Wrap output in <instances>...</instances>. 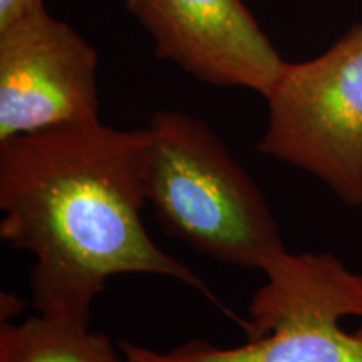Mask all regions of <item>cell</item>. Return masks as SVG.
<instances>
[{"instance_id":"6","label":"cell","mask_w":362,"mask_h":362,"mask_svg":"<svg viewBox=\"0 0 362 362\" xmlns=\"http://www.w3.org/2000/svg\"><path fill=\"white\" fill-rule=\"evenodd\" d=\"M155 40L156 56L220 88L267 98L285 61L243 0H126Z\"/></svg>"},{"instance_id":"1","label":"cell","mask_w":362,"mask_h":362,"mask_svg":"<svg viewBox=\"0 0 362 362\" xmlns=\"http://www.w3.org/2000/svg\"><path fill=\"white\" fill-rule=\"evenodd\" d=\"M148 141V128L99 119L0 141V237L33 253L37 314L89 325L96 297L123 274L170 277L211 297L143 223Z\"/></svg>"},{"instance_id":"4","label":"cell","mask_w":362,"mask_h":362,"mask_svg":"<svg viewBox=\"0 0 362 362\" xmlns=\"http://www.w3.org/2000/svg\"><path fill=\"white\" fill-rule=\"evenodd\" d=\"M265 99L262 155L315 176L347 206H361L362 24L310 61L285 62Z\"/></svg>"},{"instance_id":"5","label":"cell","mask_w":362,"mask_h":362,"mask_svg":"<svg viewBox=\"0 0 362 362\" xmlns=\"http://www.w3.org/2000/svg\"><path fill=\"white\" fill-rule=\"evenodd\" d=\"M98 52L47 11L0 30V141L99 119Z\"/></svg>"},{"instance_id":"9","label":"cell","mask_w":362,"mask_h":362,"mask_svg":"<svg viewBox=\"0 0 362 362\" xmlns=\"http://www.w3.org/2000/svg\"><path fill=\"white\" fill-rule=\"evenodd\" d=\"M0 312H2V322L4 320H11L12 317L22 314V300L19 297L12 296V293H2V300H0Z\"/></svg>"},{"instance_id":"2","label":"cell","mask_w":362,"mask_h":362,"mask_svg":"<svg viewBox=\"0 0 362 362\" xmlns=\"http://www.w3.org/2000/svg\"><path fill=\"white\" fill-rule=\"evenodd\" d=\"M148 133L144 197L166 233L240 269L265 272L287 252L264 192L210 126L158 111Z\"/></svg>"},{"instance_id":"7","label":"cell","mask_w":362,"mask_h":362,"mask_svg":"<svg viewBox=\"0 0 362 362\" xmlns=\"http://www.w3.org/2000/svg\"><path fill=\"white\" fill-rule=\"evenodd\" d=\"M0 362H124V356L89 325L35 312L21 324L0 325Z\"/></svg>"},{"instance_id":"3","label":"cell","mask_w":362,"mask_h":362,"mask_svg":"<svg viewBox=\"0 0 362 362\" xmlns=\"http://www.w3.org/2000/svg\"><path fill=\"white\" fill-rule=\"evenodd\" d=\"M248 305L247 342L193 339L160 352L119 341L124 362H362V275L330 253H291L272 264Z\"/></svg>"},{"instance_id":"8","label":"cell","mask_w":362,"mask_h":362,"mask_svg":"<svg viewBox=\"0 0 362 362\" xmlns=\"http://www.w3.org/2000/svg\"><path fill=\"white\" fill-rule=\"evenodd\" d=\"M44 8V0H0V30Z\"/></svg>"}]
</instances>
